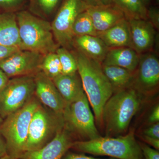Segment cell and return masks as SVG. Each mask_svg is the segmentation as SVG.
<instances>
[{
    "instance_id": "22",
    "label": "cell",
    "mask_w": 159,
    "mask_h": 159,
    "mask_svg": "<svg viewBox=\"0 0 159 159\" xmlns=\"http://www.w3.org/2000/svg\"><path fill=\"white\" fill-rule=\"evenodd\" d=\"M119 8L127 20H147V8L142 0H109Z\"/></svg>"
},
{
    "instance_id": "2",
    "label": "cell",
    "mask_w": 159,
    "mask_h": 159,
    "mask_svg": "<svg viewBox=\"0 0 159 159\" xmlns=\"http://www.w3.org/2000/svg\"><path fill=\"white\" fill-rule=\"evenodd\" d=\"M140 92L133 87L117 91L105 103L102 111V123L107 137L118 136L128 128L140 108Z\"/></svg>"
},
{
    "instance_id": "34",
    "label": "cell",
    "mask_w": 159,
    "mask_h": 159,
    "mask_svg": "<svg viewBox=\"0 0 159 159\" xmlns=\"http://www.w3.org/2000/svg\"><path fill=\"white\" fill-rule=\"evenodd\" d=\"M9 77L0 69V93L9 82Z\"/></svg>"
},
{
    "instance_id": "25",
    "label": "cell",
    "mask_w": 159,
    "mask_h": 159,
    "mask_svg": "<svg viewBox=\"0 0 159 159\" xmlns=\"http://www.w3.org/2000/svg\"><path fill=\"white\" fill-rule=\"evenodd\" d=\"M40 70L51 79L62 74L61 64L56 52L49 53L44 56Z\"/></svg>"
},
{
    "instance_id": "23",
    "label": "cell",
    "mask_w": 159,
    "mask_h": 159,
    "mask_svg": "<svg viewBox=\"0 0 159 159\" xmlns=\"http://www.w3.org/2000/svg\"><path fill=\"white\" fill-rule=\"evenodd\" d=\"M64 0H29V11L41 18L55 16Z\"/></svg>"
},
{
    "instance_id": "31",
    "label": "cell",
    "mask_w": 159,
    "mask_h": 159,
    "mask_svg": "<svg viewBox=\"0 0 159 159\" xmlns=\"http://www.w3.org/2000/svg\"><path fill=\"white\" fill-rule=\"evenodd\" d=\"M143 135L159 139V123H154L143 132Z\"/></svg>"
},
{
    "instance_id": "30",
    "label": "cell",
    "mask_w": 159,
    "mask_h": 159,
    "mask_svg": "<svg viewBox=\"0 0 159 159\" xmlns=\"http://www.w3.org/2000/svg\"><path fill=\"white\" fill-rule=\"evenodd\" d=\"M21 50L19 48L0 45V61Z\"/></svg>"
},
{
    "instance_id": "37",
    "label": "cell",
    "mask_w": 159,
    "mask_h": 159,
    "mask_svg": "<svg viewBox=\"0 0 159 159\" xmlns=\"http://www.w3.org/2000/svg\"><path fill=\"white\" fill-rule=\"evenodd\" d=\"M6 154L7 152L6 142L0 135V158Z\"/></svg>"
},
{
    "instance_id": "26",
    "label": "cell",
    "mask_w": 159,
    "mask_h": 159,
    "mask_svg": "<svg viewBox=\"0 0 159 159\" xmlns=\"http://www.w3.org/2000/svg\"><path fill=\"white\" fill-rule=\"evenodd\" d=\"M62 68V74L70 75L77 72V61L71 51L59 47L56 50Z\"/></svg>"
},
{
    "instance_id": "27",
    "label": "cell",
    "mask_w": 159,
    "mask_h": 159,
    "mask_svg": "<svg viewBox=\"0 0 159 159\" xmlns=\"http://www.w3.org/2000/svg\"><path fill=\"white\" fill-rule=\"evenodd\" d=\"M28 0H0L1 12L16 13L21 11Z\"/></svg>"
},
{
    "instance_id": "33",
    "label": "cell",
    "mask_w": 159,
    "mask_h": 159,
    "mask_svg": "<svg viewBox=\"0 0 159 159\" xmlns=\"http://www.w3.org/2000/svg\"><path fill=\"white\" fill-rule=\"evenodd\" d=\"M148 122L152 124L159 122V106H156L152 111L150 116L148 117Z\"/></svg>"
},
{
    "instance_id": "35",
    "label": "cell",
    "mask_w": 159,
    "mask_h": 159,
    "mask_svg": "<svg viewBox=\"0 0 159 159\" xmlns=\"http://www.w3.org/2000/svg\"><path fill=\"white\" fill-rule=\"evenodd\" d=\"M89 7L102 6L110 4L109 0H84Z\"/></svg>"
},
{
    "instance_id": "40",
    "label": "cell",
    "mask_w": 159,
    "mask_h": 159,
    "mask_svg": "<svg viewBox=\"0 0 159 159\" xmlns=\"http://www.w3.org/2000/svg\"><path fill=\"white\" fill-rule=\"evenodd\" d=\"M3 120L1 116H0V125L2 124V122H3Z\"/></svg>"
},
{
    "instance_id": "10",
    "label": "cell",
    "mask_w": 159,
    "mask_h": 159,
    "mask_svg": "<svg viewBox=\"0 0 159 159\" xmlns=\"http://www.w3.org/2000/svg\"><path fill=\"white\" fill-rule=\"evenodd\" d=\"M44 56L37 52L20 50L0 61V69L9 78L34 76L41 71Z\"/></svg>"
},
{
    "instance_id": "41",
    "label": "cell",
    "mask_w": 159,
    "mask_h": 159,
    "mask_svg": "<svg viewBox=\"0 0 159 159\" xmlns=\"http://www.w3.org/2000/svg\"><path fill=\"white\" fill-rule=\"evenodd\" d=\"M155 1H156V2L157 5V4H159V0H155Z\"/></svg>"
},
{
    "instance_id": "28",
    "label": "cell",
    "mask_w": 159,
    "mask_h": 159,
    "mask_svg": "<svg viewBox=\"0 0 159 159\" xmlns=\"http://www.w3.org/2000/svg\"><path fill=\"white\" fill-rule=\"evenodd\" d=\"M147 20L157 30L159 29V9L157 6H151L147 8Z\"/></svg>"
},
{
    "instance_id": "9",
    "label": "cell",
    "mask_w": 159,
    "mask_h": 159,
    "mask_svg": "<svg viewBox=\"0 0 159 159\" xmlns=\"http://www.w3.org/2000/svg\"><path fill=\"white\" fill-rule=\"evenodd\" d=\"M34 75L12 77L0 93V116L6 118L18 110L33 97Z\"/></svg>"
},
{
    "instance_id": "1",
    "label": "cell",
    "mask_w": 159,
    "mask_h": 159,
    "mask_svg": "<svg viewBox=\"0 0 159 159\" xmlns=\"http://www.w3.org/2000/svg\"><path fill=\"white\" fill-rule=\"evenodd\" d=\"M77 61V72L83 88L93 108L98 124L102 123V111L114 90L102 70V64L76 49L71 50Z\"/></svg>"
},
{
    "instance_id": "29",
    "label": "cell",
    "mask_w": 159,
    "mask_h": 159,
    "mask_svg": "<svg viewBox=\"0 0 159 159\" xmlns=\"http://www.w3.org/2000/svg\"><path fill=\"white\" fill-rule=\"evenodd\" d=\"M140 145L144 159H159L158 150L145 144H142Z\"/></svg>"
},
{
    "instance_id": "7",
    "label": "cell",
    "mask_w": 159,
    "mask_h": 159,
    "mask_svg": "<svg viewBox=\"0 0 159 159\" xmlns=\"http://www.w3.org/2000/svg\"><path fill=\"white\" fill-rule=\"evenodd\" d=\"M85 93L73 102L66 104L62 116L65 127L84 141L93 140L101 136L95 125V117L90 108Z\"/></svg>"
},
{
    "instance_id": "16",
    "label": "cell",
    "mask_w": 159,
    "mask_h": 159,
    "mask_svg": "<svg viewBox=\"0 0 159 159\" xmlns=\"http://www.w3.org/2000/svg\"><path fill=\"white\" fill-rule=\"evenodd\" d=\"M73 48L89 58L102 64L109 48L97 36H75L73 41Z\"/></svg>"
},
{
    "instance_id": "14",
    "label": "cell",
    "mask_w": 159,
    "mask_h": 159,
    "mask_svg": "<svg viewBox=\"0 0 159 159\" xmlns=\"http://www.w3.org/2000/svg\"><path fill=\"white\" fill-rule=\"evenodd\" d=\"M131 48L139 54L152 51L156 40V29L147 20H127Z\"/></svg>"
},
{
    "instance_id": "39",
    "label": "cell",
    "mask_w": 159,
    "mask_h": 159,
    "mask_svg": "<svg viewBox=\"0 0 159 159\" xmlns=\"http://www.w3.org/2000/svg\"><path fill=\"white\" fill-rule=\"evenodd\" d=\"M0 159H12L11 158V157L9 156V155L8 154H6L4 155V156L2 157V158H1Z\"/></svg>"
},
{
    "instance_id": "12",
    "label": "cell",
    "mask_w": 159,
    "mask_h": 159,
    "mask_svg": "<svg viewBox=\"0 0 159 159\" xmlns=\"http://www.w3.org/2000/svg\"><path fill=\"white\" fill-rule=\"evenodd\" d=\"M73 143L70 132L64 127L45 145L37 150L24 152L19 159H62Z\"/></svg>"
},
{
    "instance_id": "15",
    "label": "cell",
    "mask_w": 159,
    "mask_h": 159,
    "mask_svg": "<svg viewBox=\"0 0 159 159\" xmlns=\"http://www.w3.org/2000/svg\"><path fill=\"white\" fill-rule=\"evenodd\" d=\"M87 11L97 33L110 29L125 18L122 11L112 4L89 7Z\"/></svg>"
},
{
    "instance_id": "13",
    "label": "cell",
    "mask_w": 159,
    "mask_h": 159,
    "mask_svg": "<svg viewBox=\"0 0 159 159\" xmlns=\"http://www.w3.org/2000/svg\"><path fill=\"white\" fill-rule=\"evenodd\" d=\"M34 93L43 104L55 113L62 115L66 102L53 80L41 71L34 75Z\"/></svg>"
},
{
    "instance_id": "4",
    "label": "cell",
    "mask_w": 159,
    "mask_h": 159,
    "mask_svg": "<svg viewBox=\"0 0 159 159\" xmlns=\"http://www.w3.org/2000/svg\"><path fill=\"white\" fill-rule=\"evenodd\" d=\"M71 148L96 156L116 159H144L141 145L133 132L116 138L100 136L88 141L74 142Z\"/></svg>"
},
{
    "instance_id": "17",
    "label": "cell",
    "mask_w": 159,
    "mask_h": 159,
    "mask_svg": "<svg viewBox=\"0 0 159 159\" xmlns=\"http://www.w3.org/2000/svg\"><path fill=\"white\" fill-rule=\"evenodd\" d=\"M140 54L129 47L109 49L102 65L117 66L135 72L139 65Z\"/></svg>"
},
{
    "instance_id": "6",
    "label": "cell",
    "mask_w": 159,
    "mask_h": 159,
    "mask_svg": "<svg viewBox=\"0 0 159 159\" xmlns=\"http://www.w3.org/2000/svg\"><path fill=\"white\" fill-rule=\"evenodd\" d=\"M64 127L62 115L47 110L39 104L30 121L25 152L41 148Z\"/></svg>"
},
{
    "instance_id": "38",
    "label": "cell",
    "mask_w": 159,
    "mask_h": 159,
    "mask_svg": "<svg viewBox=\"0 0 159 159\" xmlns=\"http://www.w3.org/2000/svg\"><path fill=\"white\" fill-rule=\"evenodd\" d=\"M142 2H143V3H144V4L146 6H148V5L150 4V3L151 0H142Z\"/></svg>"
},
{
    "instance_id": "20",
    "label": "cell",
    "mask_w": 159,
    "mask_h": 159,
    "mask_svg": "<svg viewBox=\"0 0 159 159\" xmlns=\"http://www.w3.org/2000/svg\"><path fill=\"white\" fill-rule=\"evenodd\" d=\"M0 45L20 49L16 13L0 11Z\"/></svg>"
},
{
    "instance_id": "24",
    "label": "cell",
    "mask_w": 159,
    "mask_h": 159,
    "mask_svg": "<svg viewBox=\"0 0 159 159\" xmlns=\"http://www.w3.org/2000/svg\"><path fill=\"white\" fill-rule=\"evenodd\" d=\"M73 33L74 37L83 35L97 36L98 33L87 10L80 14L75 20L73 26Z\"/></svg>"
},
{
    "instance_id": "36",
    "label": "cell",
    "mask_w": 159,
    "mask_h": 159,
    "mask_svg": "<svg viewBox=\"0 0 159 159\" xmlns=\"http://www.w3.org/2000/svg\"><path fill=\"white\" fill-rule=\"evenodd\" d=\"M143 139L148 145L152 146L155 149L159 150V139H153L144 135L143 136Z\"/></svg>"
},
{
    "instance_id": "18",
    "label": "cell",
    "mask_w": 159,
    "mask_h": 159,
    "mask_svg": "<svg viewBox=\"0 0 159 159\" xmlns=\"http://www.w3.org/2000/svg\"><path fill=\"white\" fill-rule=\"evenodd\" d=\"M97 36L102 40L109 49L122 47L131 48L129 26L126 18L110 29L99 32Z\"/></svg>"
},
{
    "instance_id": "19",
    "label": "cell",
    "mask_w": 159,
    "mask_h": 159,
    "mask_svg": "<svg viewBox=\"0 0 159 159\" xmlns=\"http://www.w3.org/2000/svg\"><path fill=\"white\" fill-rule=\"evenodd\" d=\"M52 80L66 103L73 102L84 93L78 72L61 74Z\"/></svg>"
},
{
    "instance_id": "21",
    "label": "cell",
    "mask_w": 159,
    "mask_h": 159,
    "mask_svg": "<svg viewBox=\"0 0 159 159\" xmlns=\"http://www.w3.org/2000/svg\"><path fill=\"white\" fill-rule=\"evenodd\" d=\"M102 67L103 73L110 83L114 92L133 86L134 72L117 66L102 65Z\"/></svg>"
},
{
    "instance_id": "11",
    "label": "cell",
    "mask_w": 159,
    "mask_h": 159,
    "mask_svg": "<svg viewBox=\"0 0 159 159\" xmlns=\"http://www.w3.org/2000/svg\"><path fill=\"white\" fill-rule=\"evenodd\" d=\"M159 60L152 51L140 54L133 86L140 92L153 90L159 85Z\"/></svg>"
},
{
    "instance_id": "3",
    "label": "cell",
    "mask_w": 159,
    "mask_h": 159,
    "mask_svg": "<svg viewBox=\"0 0 159 159\" xmlns=\"http://www.w3.org/2000/svg\"><path fill=\"white\" fill-rule=\"evenodd\" d=\"M22 50L43 55L56 52L60 47L54 39L51 23L27 10L16 13Z\"/></svg>"
},
{
    "instance_id": "5",
    "label": "cell",
    "mask_w": 159,
    "mask_h": 159,
    "mask_svg": "<svg viewBox=\"0 0 159 159\" xmlns=\"http://www.w3.org/2000/svg\"><path fill=\"white\" fill-rule=\"evenodd\" d=\"M40 103L32 98L18 110L5 118L0 125V135L5 139L7 154L19 159L25 152L30 121Z\"/></svg>"
},
{
    "instance_id": "8",
    "label": "cell",
    "mask_w": 159,
    "mask_h": 159,
    "mask_svg": "<svg viewBox=\"0 0 159 159\" xmlns=\"http://www.w3.org/2000/svg\"><path fill=\"white\" fill-rule=\"evenodd\" d=\"M88 7L84 0L63 1L51 24L54 39L60 47L73 50V25L78 16Z\"/></svg>"
},
{
    "instance_id": "32",
    "label": "cell",
    "mask_w": 159,
    "mask_h": 159,
    "mask_svg": "<svg viewBox=\"0 0 159 159\" xmlns=\"http://www.w3.org/2000/svg\"><path fill=\"white\" fill-rule=\"evenodd\" d=\"M62 159H116L111 158L109 159L98 158L94 157L88 156L84 154L73 153L68 152L65 154Z\"/></svg>"
}]
</instances>
